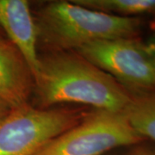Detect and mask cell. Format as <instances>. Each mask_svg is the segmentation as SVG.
I'll return each instance as SVG.
<instances>
[{
	"mask_svg": "<svg viewBox=\"0 0 155 155\" xmlns=\"http://www.w3.org/2000/svg\"><path fill=\"white\" fill-rule=\"evenodd\" d=\"M34 86L40 109L70 103L124 112L133 99L114 78L74 51H52L40 57Z\"/></svg>",
	"mask_w": 155,
	"mask_h": 155,
	"instance_id": "1",
	"label": "cell"
},
{
	"mask_svg": "<svg viewBox=\"0 0 155 155\" xmlns=\"http://www.w3.org/2000/svg\"><path fill=\"white\" fill-rule=\"evenodd\" d=\"M35 17L38 40L52 51H74L97 41L137 38L142 21L91 10L72 1L46 4Z\"/></svg>",
	"mask_w": 155,
	"mask_h": 155,
	"instance_id": "2",
	"label": "cell"
},
{
	"mask_svg": "<svg viewBox=\"0 0 155 155\" xmlns=\"http://www.w3.org/2000/svg\"><path fill=\"white\" fill-rule=\"evenodd\" d=\"M144 140L131 127L125 112L96 110L32 155H102Z\"/></svg>",
	"mask_w": 155,
	"mask_h": 155,
	"instance_id": "3",
	"label": "cell"
},
{
	"mask_svg": "<svg viewBox=\"0 0 155 155\" xmlns=\"http://www.w3.org/2000/svg\"><path fill=\"white\" fill-rule=\"evenodd\" d=\"M133 95L155 91V55L138 38L97 41L74 50Z\"/></svg>",
	"mask_w": 155,
	"mask_h": 155,
	"instance_id": "4",
	"label": "cell"
},
{
	"mask_svg": "<svg viewBox=\"0 0 155 155\" xmlns=\"http://www.w3.org/2000/svg\"><path fill=\"white\" fill-rule=\"evenodd\" d=\"M81 115L28 104L11 110L0 122V155H32L51 140L77 125Z\"/></svg>",
	"mask_w": 155,
	"mask_h": 155,
	"instance_id": "5",
	"label": "cell"
},
{
	"mask_svg": "<svg viewBox=\"0 0 155 155\" xmlns=\"http://www.w3.org/2000/svg\"><path fill=\"white\" fill-rule=\"evenodd\" d=\"M0 27L25 61L33 78L39 69L38 32L26 0H0Z\"/></svg>",
	"mask_w": 155,
	"mask_h": 155,
	"instance_id": "6",
	"label": "cell"
},
{
	"mask_svg": "<svg viewBox=\"0 0 155 155\" xmlns=\"http://www.w3.org/2000/svg\"><path fill=\"white\" fill-rule=\"evenodd\" d=\"M33 87V76L21 54L0 35V101L11 110L25 105Z\"/></svg>",
	"mask_w": 155,
	"mask_h": 155,
	"instance_id": "7",
	"label": "cell"
},
{
	"mask_svg": "<svg viewBox=\"0 0 155 155\" xmlns=\"http://www.w3.org/2000/svg\"><path fill=\"white\" fill-rule=\"evenodd\" d=\"M124 112L129 124L139 135L155 141V91L133 96Z\"/></svg>",
	"mask_w": 155,
	"mask_h": 155,
	"instance_id": "8",
	"label": "cell"
},
{
	"mask_svg": "<svg viewBox=\"0 0 155 155\" xmlns=\"http://www.w3.org/2000/svg\"><path fill=\"white\" fill-rule=\"evenodd\" d=\"M91 10L126 17H155V0H72Z\"/></svg>",
	"mask_w": 155,
	"mask_h": 155,
	"instance_id": "9",
	"label": "cell"
},
{
	"mask_svg": "<svg viewBox=\"0 0 155 155\" xmlns=\"http://www.w3.org/2000/svg\"><path fill=\"white\" fill-rule=\"evenodd\" d=\"M139 144L134 145L133 149L125 155H155V148L146 146H139Z\"/></svg>",
	"mask_w": 155,
	"mask_h": 155,
	"instance_id": "10",
	"label": "cell"
},
{
	"mask_svg": "<svg viewBox=\"0 0 155 155\" xmlns=\"http://www.w3.org/2000/svg\"><path fill=\"white\" fill-rule=\"evenodd\" d=\"M11 110V109L9 106L0 101V122L3 121L6 116L9 115Z\"/></svg>",
	"mask_w": 155,
	"mask_h": 155,
	"instance_id": "11",
	"label": "cell"
},
{
	"mask_svg": "<svg viewBox=\"0 0 155 155\" xmlns=\"http://www.w3.org/2000/svg\"><path fill=\"white\" fill-rule=\"evenodd\" d=\"M145 43L150 52L155 55V34Z\"/></svg>",
	"mask_w": 155,
	"mask_h": 155,
	"instance_id": "12",
	"label": "cell"
}]
</instances>
